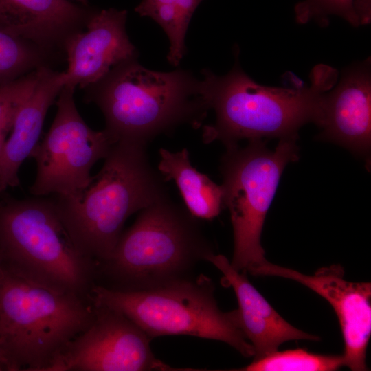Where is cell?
<instances>
[{"label":"cell","mask_w":371,"mask_h":371,"mask_svg":"<svg viewBox=\"0 0 371 371\" xmlns=\"http://www.w3.org/2000/svg\"><path fill=\"white\" fill-rule=\"evenodd\" d=\"M44 52L35 44L0 28V87L44 65Z\"/></svg>","instance_id":"cell-19"},{"label":"cell","mask_w":371,"mask_h":371,"mask_svg":"<svg viewBox=\"0 0 371 371\" xmlns=\"http://www.w3.org/2000/svg\"><path fill=\"white\" fill-rule=\"evenodd\" d=\"M190 0H142L140 3L144 5H153L161 3H170L177 5L180 9L186 8Z\"/></svg>","instance_id":"cell-23"},{"label":"cell","mask_w":371,"mask_h":371,"mask_svg":"<svg viewBox=\"0 0 371 371\" xmlns=\"http://www.w3.org/2000/svg\"><path fill=\"white\" fill-rule=\"evenodd\" d=\"M146 149L115 142L86 188L71 196H49L74 245L96 267L111 256L131 215L168 196Z\"/></svg>","instance_id":"cell-2"},{"label":"cell","mask_w":371,"mask_h":371,"mask_svg":"<svg viewBox=\"0 0 371 371\" xmlns=\"http://www.w3.org/2000/svg\"><path fill=\"white\" fill-rule=\"evenodd\" d=\"M344 366L343 355L315 354L304 349L276 350L254 359L242 371H333Z\"/></svg>","instance_id":"cell-18"},{"label":"cell","mask_w":371,"mask_h":371,"mask_svg":"<svg viewBox=\"0 0 371 371\" xmlns=\"http://www.w3.org/2000/svg\"><path fill=\"white\" fill-rule=\"evenodd\" d=\"M40 74L41 67L0 87V157L15 113L34 89Z\"/></svg>","instance_id":"cell-22"},{"label":"cell","mask_w":371,"mask_h":371,"mask_svg":"<svg viewBox=\"0 0 371 371\" xmlns=\"http://www.w3.org/2000/svg\"><path fill=\"white\" fill-rule=\"evenodd\" d=\"M254 276H278L295 280L324 297L334 309L344 341V366L351 370H367V348L371 335V284L344 279L339 265L306 275L267 260L251 269Z\"/></svg>","instance_id":"cell-11"},{"label":"cell","mask_w":371,"mask_h":371,"mask_svg":"<svg viewBox=\"0 0 371 371\" xmlns=\"http://www.w3.org/2000/svg\"><path fill=\"white\" fill-rule=\"evenodd\" d=\"M211 280L201 275L148 289L122 291L94 283L87 297L116 310L152 339L165 335H190L225 342L243 357H254L238 319L237 310L223 312Z\"/></svg>","instance_id":"cell-7"},{"label":"cell","mask_w":371,"mask_h":371,"mask_svg":"<svg viewBox=\"0 0 371 371\" xmlns=\"http://www.w3.org/2000/svg\"><path fill=\"white\" fill-rule=\"evenodd\" d=\"M297 137L280 139L274 150L262 139L227 148L221 159L223 206L230 212L234 249L232 266L249 271L267 260L260 243L267 211L286 165L298 158Z\"/></svg>","instance_id":"cell-8"},{"label":"cell","mask_w":371,"mask_h":371,"mask_svg":"<svg viewBox=\"0 0 371 371\" xmlns=\"http://www.w3.org/2000/svg\"><path fill=\"white\" fill-rule=\"evenodd\" d=\"M126 10L115 8L93 11L86 30L67 38L63 44L68 63L65 85L85 89L117 65L135 59V47L126 32Z\"/></svg>","instance_id":"cell-12"},{"label":"cell","mask_w":371,"mask_h":371,"mask_svg":"<svg viewBox=\"0 0 371 371\" xmlns=\"http://www.w3.org/2000/svg\"><path fill=\"white\" fill-rule=\"evenodd\" d=\"M0 337H1V333H0Z\"/></svg>","instance_id":"cell-27"},{"label":"cell","mask_w":371,"mask_h":371,"mask_svg":"<svg viewBox=\"0 0 371 371\" xmlns=\"http://www.w3.org/2000/svg\"><path fill=\"white\" fill-rule=\"evenodd\" d=\"M205 260L223 273L222 283L231 286L235 293L238 304V324L254 348V359L278 350L286 341L320 339L286 322L250 283L245 273L236 270L225 256L211 253Z\"/></svg>","instance_id":"cell-14"},{"label":"cell","mask_w":371,"mask_h":371,"mask_svg":"<svg viewBox=\"0 0 371 371\" xmlns=\"http://www.w3.org/2000/svg\"><path fill=\"white\" fill-rule=\"evenodd\" d=\"M93 318L88 297L30 281L0 262V349L9 371H47Z\"/></svg>","instance_id":"cell-5"},{"label":"cell","mask_w":371,"mask_h":371,"mask_svg":"<svg viewBox=\"0 0 371 371\" xmlns=\"http://www.w3.org/2000/svg\"><path fill=\"white\" fill-rule=\"evenodd\" d=\"M84 89L86 102L95 104L102 112L104 131L113 144L146 146L157 135L179 125L199 128L209 110L201 80L184 70L151 71L135 59L117 65Z\"/></svg>","instance_id":"cell-3"},{"label":"cell","mask_w":371,"mask_h":371,"mask_svg":"<svg viewBox=\"0 0 371 371\" xmlns=\"http://www.w3.org/2000/svg\"><path fill=\"white\" fill-rule=\"evenodd\" d=\"M135 10L142 16L153 18L162 27L170 41L168 60L173 66L178 65L185 53L184 39L190 18L177 5L170 3H139Z\"/></svg>","instance_id":"cell-21"},{"label":"cell","mask_w":371,"mask_h":371,"mask_svg":"<svg viewBox=\"0 0 371 371\" xmlns=\"http://www.w3.org/2000/svg\"><path fill=\"white\" fill-rule=\"evenodd\" d=\"M0 194L1 262L50 289L87 297L96 265L76 247L51 197Z\"/></svg>","instance_id":"cell-6"},{"label":"cell","mask_w":371,"mask_h":371,"mask_svg":"<svg viewBox=\"0 0 371 371\" xmlns=\"http://www.w3.org/2000/svg\"><path fill=\"white\" fill-rule=\"evenodd\" d=\"M0 262H1V255H0Z\"/></svg>","instance_id":"cell-26"},{"label":"cell","mask_w":371,"mask_h":371,"mask_svg":"<svg viewBox=\"0 0 371 371\" xmlns=\"http://www.w3.org/2000/svg\"><path fill=\"white\" fill-rule=\"evenodd\" d=\"M82 3L83 5H87V0H77Z\"/></svg>","instance_id":"cell-25"},{"label":"cell","mask_w":371,"mask_h":371,"mask_svg":"<svg viewBox=\"0 0 371 371\" xmlns=\"http://www.w3.org/2000/svg\"><path fill=\"white\" fill-rule=\"evenodd\" d=\"M322 139L368 155L371 144L370 59L344 69L324 94Z\"/></svg>","instance_id":"cell-13"},{"label":"cell","mask_w":371,"mask_h":371,"mask_svg":"<svg viewBox=\"0 0 371 371\" xmlns=\"http://www.w3.org/2000/svg\"><path fill=\"white\" fill-rule=\"evenodd\" d=\"M65 84V71L41 67L38 81L19 106L0 157V194L20 184L19 171L38 143L47 111Z\"/></svg>","instance_id":"cell-16"},{"label":"cell","mask_w":371,"mask_h":371,"mask_svg":"<svg viewBox=\"0 0 371 371\" xmlns=\"http://www.w3.org/2000/svg\"><path fill=\"white\" fill-rule=\"evenodd\" d=\"M159 155V173L165 181H175L188 212L200 219L218 216L223 207L221 186L192 167L188 149L173 153L161 148Z\"/></svg>","instance_id":"cell-17"},{"label":"cell","mask_w":371,"mask_h":371,"mask_svg":"<svg viewBox=\"0 0 371 371\" xmlns=\"http://www.w3.org/2000/svg\"><path fill=\"white\" fill-rule=\"evenodd\" d=\"M211 253L196 218L167 196L141 210L110 258L97 267L96 276L113 289H152L186 278Z\"/></svg>","instance_id":"cell-4"},{"label":"cell","mask_w":371,"mask_h":371,"mask_svg":"<svg viewBox=\"0 0 371 371\" xmlns=\"http://www.w3.org/2000/svg\"><path fill=\"white\" fill-rule=\"evenodd\" d=\"M203 74V99L216 114L215 122L203 128V141H220L226 148L243 139L297 137L299 129L310 122L321 127L324 94L338 78L335 69L319 64L308 86L267 87L247 76L238 61L224 76L207 69Z\"/></svg>","instance_id":"cell-1"},{"label":"cell","mask_w":371,"mask_h":371,"mask_svg":"<svg viewBox=\"0 0 371 371\" xmlns=\"http://www.w3.org/2000/svg\"><path fill=\"white\" fill-rule=\"evenodd\" d=\"M368 0H304L295 6V19L300 23L314 20L326 27L329 16H338L351 25L358 27L370 21Z\"/></svg>","instance_id":"cell-20"},{"label":"cell","mask_w":371,"mask_h":371,"mask_svg":"<svg viewBox=\"0 0 371 371\" xmlns=\"http://www.w3.org/2000/svg\"><path fill=\"white\" fill-rule=\"evenodd\" d=\"M92 12L68 0H0V28L46 52L86 25Z\"/></svg>","instance_id":"cell-15"},{"label":"cell","mask_w":371,"mask_h":371,"mask_svg":"<svg viewBox=\"0 0 371 371\" xmlns=\"http://www.w3.org/2000/svg\"><path fill=\"white\" fill-rule=\"evenodd\" d=\"M74 87L65 85L58 95L57 110L45 137L30 157L36 172L30 188L34 196H71L91 181V170L104 159L113 144L106 132L91 128L75 104Z\"/></svg>","instance_id":"cell-9"},{"label":"cell","mask_w":371,"mask_h":371,"mask_svg":"<svg viewBox=\"0 0 371 371\" xmlns=\"http://www.w3.org/2000/svg\"><path fill=\"white\" fill-rule=\"evenodd\" d=\"M92 304L90 325L65 345L47 371L177 370L154 356L151 339L133 321Z\"/></svg>","instance_id":"cell-10"},{"label":"cell","mask_w":371,"mask_h":371,"mask_svg":"<svg viewBox=\"0 0 371 371\" xmlns=\"http://www.w3.org/2000/svg\"><path fill=\"white\" fill-rule=\"evenodd\" d=\"M9 371L8 366L3 355L0 349V371Z\"/></svg>","instance_id":"cell-24"}]
</instances>
